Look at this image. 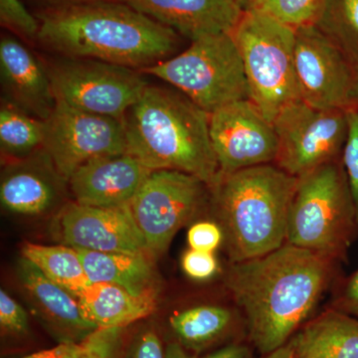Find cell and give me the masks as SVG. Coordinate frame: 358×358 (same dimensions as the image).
<instances>
[{
  "mask_svg": "<svg viewBox=\"0 0 358 358\" xmlns=\"http://www.w3.org/2000/svg\"><path fill=\"white\" fill-rule=\"evenodd\" d=\"M334 263L289 243L232 263L226 285L243 310L247 336L261 357L286 345L308 322L331 281Z\"/></svg>",
  "mask_w": 358,
  "mask_h": 358,
  "instance_id": "obj_1",
  "label": "cell"
},
{
  "mask_svg": "<svg viewBox=\"0 0 358 358\" xmlns=\"http://www.w3.org/2000/svg\"><path fill=\"white\" fill-rule=\"evenodd\" d=\"M37 40L64 58L143 71L171 58L178 34L124 2L49 6L37 14Z\"/></svg>",
  "mask_w": 358,
  "mask_h": 358,
  "instance_id": "obj_2",
  "label": "cell"
},
{
  "mask_svg": "<svg viewBox=\"0 0 358 358\" xmlns=\"http://www.w3.org/2000/svg\"><path fill=\"white\" fill-rule=\"evenodd\" d=\"M209 117L178 90L148 85L124 115L127 154L152 171L196 176L211 187L220 176Z\"/></svg>",
  "mask_w": 358,
  "mask_h": 358,
  "instance_id": "obj_3",
  "label": "cell"
},
{
  "mask_svg": "<svg viewBox=\"0 0 358 358\" xmlns=\"http://www.w3.org/2000/svg\"><path fill=\"white\" fill-rule=\"evenodd\" d=\"M298 178L274 164L220 173L209 189L232 263L287 243L289 206Z\"/></svg>",
  "mask_w": 358,
  "mask_h": 358,
  "instance_id": "obj_4",
  "label": "cell"
},
{
  "mask_svg": "<svg viewBox=\"0 0 358 358\" xmlns=\"http://www.w3.org/2000/svg\"><path fill=\"white\" fill-rule=\"evenodd\" d=\"M357 232V211L341 159L298 178L289 206L287 243L336 263L348 255Z\"/></svg>",
  "mask_w": 358,
  "mask_h": 358,
  "instance_id": "obj_5",
  "label": "cell"
},
{
  "mask_svg": "<svg viewBox=\"0 0 358 358\" xmlns=\"http://www.w3.org/2000/svg\"><path fill=\"white\" fill-rule=\"evenodd\" d=\"M232 33L248 80L250 100L273 122L301 100L294 70L296 28L260 10L245 11Z\"/></svg>",
  "mask_w": 358,
  "mask_h": 358,
  "instance_id": "obj_6",
  "label": "cell"
},
{
  "mask_svg": "<svg viewBox=\"0 0 358 358\" xmlns=\"http://www.w3.org/2000/svg\"><path fill=\"white\" fill-rule=\"evenodd\" d=\"M141 72L166 82L209 115L250 99L243 60L232 33L194 40L185 51Z\"/></svg>",
  "mask_w": 358,
  "mask_h": 358,
  "instance_id": "obj_7",
  "label": "cell"
},
{
  "mask_svg": "<svg viewBox=\"0 0 358 358\" xmlns=\"http://www.w3.org/2000/svg\"><path fill=\"white\" fill-rule=\"evenodd\" d=\"M46 69L56 103L117 120L148 85L138 70L93 59L64 58Z\"/></svg>",
  "mask_w": 358,
  "mask_h": 358,
  "instance_id": "obj_8",
  "label": "cell"
},
{
  "mask_svg": "<svg viewBox=\"0 0 358 358\" xmlns=\"http://www.w3.org/2000/svg\"><path fill=\"white\" fill-rule=\"evenodd\" d=\"M273 124L278 136L275 166L300 178L341 159L348 138V110H324L301 100L285 106Z\"/></svg>",
  "mask_w": 358,
  "mask_h": 358,
  "instance_id": "obj_9",
  "label": "cell"
},
{
  "mask_svg": "<svg viewBox=\"0 0 358 358\" xmlns=\"http://www.w3.org/2000/svg\"><path fill=\"white\" fill-rule=\"evenodd\" d=\"M209 188L196 176L154 171L129 203L150 255L166 251L176 232L194 217Z\"/></svg>",
  "mask_w": 358,
  "mask_h": 358,
  "instance_id": "obj_10",
  "label": "cell"
},
{
  "mask_svg": "<svg viewBox=\"0 0 358 358\" xmlns=\"http://www.w3.org/2000/svg\"><path fill=\"white\" fill-rule=\"evenodd\" d=\"M65 181L90 160L127 154L122 120L91 114L56 103L45 120L42 147Z\"/></svg>",
  "mask_w": 358,
  "mask_h": 358,
  "instance_id": "obj_11",
  "label": "cell"
},
{
  "mask_svg": "<svg viewBox=\"0 0 358 358\" xmlns=\"http://www.w3.org/2000/svg\"><path fill=\"white\" fill-rule=\"evenodd\" d=\"M294 70L301 101L317 109H352L355 68L317 26L296 28Z\"/></svg>",
  "mask_w": 358,
  "mask_h": 358,
  "instance_id": "obj_12",
  "label": "cell"
},
{
  "mask_svg": "<svg viewBox=\"0 0 358 358\" xmlns=\"http://www.w3.org/2000/svg\"><path fill=\"white\" fill-rule=\"evenodd\" d=\"M209 134L220 173L275 164L277 159L279 143L274 124L250 99L212 113Z\"/></svg>",
  "mask_w": 358,
  "mask_h": 358,
  "instance_id": "obj_13",
  "label": "cell"
},
{
  "mask_svg": "<svg viewBox=\"0 0 358 358\" xmlns=\"http://www.w3.org/2000/svg\"><path fill=\"white\" fill-rule=\"evenodd\" d=\"M54 231L59 241L75 249L150 255L129 205L92 207L73 202L56 216Z\"/></svg>",
  "mask_w": 358,
  "mask_h": 358,
  "instance_id": "obj_14",
  "label": "cell"
},
{
  "mask_svg": "<svg viewBox=\"0 0 358 358\" xmlns=\"http://www.w3.org/2000/svg\"><path fill=\"white\" fill-rule=\"evenodd\" d=\"M152 171L133 155H108L83 164L68 183L78 204L119 207L131 203Z\"/></svg>",
  "mask_w": 358,
  "mask_h": 358,
  "instance_id": "obj_15",
  "label": "cell"
},
{
  "mask_svg": "<svg viewBox=\"0 0 358 358\" xmlns=\"http://www.w3.org/2000/svg\"><path fill=\"white\" fill-rule=\"evenodd\" d=\"M0 79L4 100L33 117L48 119L56 106L44 65L11 36L0 40Z\"/></svg>",
  "mask_w": 358,
  "mask_h": 358,
  "instance_id": "obj_16",
  "label": "cell"
},
{
  "mask_svg": "<svg viewBox=\"0 0 358 358\" xmlns=\"http://www.w3.org/2000/svg\"><path fill=\"white\" fill-rule=\"evenodd\" d=\"M126 3L192 41L232 32L243 14L236 0H127Z\"/></svg>",
  "mask_w": 358,
  "mask_h": 358,
  "instance_id": "obj_17",
  "label": "cell"
},
{
  "mask_svg": "<svg viewBox=\"0 0 358 358\" xmlns=\"http://www.w3.org/2000/svg\"><path fill=\"white\" fill-rule=\"evenodd\" d=\"M20 274L23 287L36 303L40 319L59 343H82L98 329L85 317L74 294L51 281L24 258Z\"/></svg>",
  "mask_w": 358,
  "mask_h": 358,
  "instance_id": "obj_18",
  "label": "cell"
},
{
  "mask_svg": "<svg viewBox=\"0 0 358 358\" xmlns=\"http://www.w3.org/2000/svg\"><path fill=\"white\" fill-rule=\"evenodd\" d=\"M59 181L65 180L41 148L4 173L0 185L2 206L22 215L43 213L57 199Z\"/></svg>",
  "mask_w": 358,
  "mask_h": 358,
  "instance_id": "obj_19",
  "label": "cell"
},
{
  "mask_svg": "<svg viewBox=\"0 0 358 358\" xmlns=\"http://www.w3.org/2000/svg\"><path fill=\"white\" fill-rule=\"evenodd\" d=\"M288 345L294 358H358V319L331 308L306 322Z\"/></svg>",
  "mask_w": 358,
  "mask_h": 358,
  "instance_id": "obj_20",
  "label": "cell"
},
{
  "mask_svg": "<svg viewBox=\"0 0 358 358\" xmlns=\"http://www.w3.org/2000/svg\"><path fill=\"white\" fill-rule=\"evenodd\" d=\"M75 296L96 329H126L152 315L157 307L155 292L136 294L110 282H91Z\"/></svg>",
  "mask_w": 358,
  "mask_h": 358,
  "instance_id": "obj_21",
  "label": "cell"
},
{
  "mask_svg": "<svg viewBox=\"0 0 358 358\" xmlns=\"http://www.w3.org/2000/svg\"><path fill=\"white\" fill-rule=\"evenodd\" d=\"M77 250L90 282H110L136 294L155 292L154 270L147 254Z\"/></svg>",
  "mask_w": 358,
  "mask_h": 358,
  "instance_id": "obj_22",
  "label": "cell"
},
{
  "mask_svg": "<svg viewBox=\"0 0 358 358\" xmlns=\"http://www.w3.org/2000/svg\"><path fill=\"white\" fill-rule=\"evenodd\" d=\"M234 322L229 308L214 305L186 308L169 317L176 343L195 355L227 338Z\"/></svg>",
  "mask_w": 358,
  "mask_h": 358,
  "instance_id": "obj_23",
  "label": "cell"
},
{
  "mask_svg": "<svg viewBox=\"0 0 358 358\" xmlns=\"http://www.w3.org/2000/svg\"><path fill=\"white\" fill-rule=\"evenodd\" d=\"M21 254L22 258L36 266L48 279L74 296L91 284L79 252L73 247L26 243Z\"/></svg>",
  "mask_w": 358,
  "mask_h": 358,
  "instance_id": "obj_24",
  "label": "cell"
},
{
  "mask_svg": "<svg viewBox=\"0 0 358 358\" xmlns=\"http://www.w3.org/2000/svg\"><path fill=\"white\" fill-rule=\"evenodd\" d=\"M45 121L33 117L2 99L0 108V148L2 155L18 160L43 147Z\"/></svg>",
  "mask_w": 358,
  "mask_h": 358,
  "instance_id": "obj_25",
  "label": "cell"
},
{
  "mask_svg": "<svg viewBox=\"0 0 358 358\" xmlns=\"http://www.w3.org/2000/svg\"><path fill=\"white\" fill-rule=\"evenodd\" d=\"M313 25L358 61V0H322Z\"/></svg>",
  "mask_w": 358,
  "mask_h": 358,
  "instance_id": "obj_26",
  "label": "cell"
},
{
  "mask_svg": "<svg viewBox=\"0 0 358 358\" xmlns=\"http://www.w3.org/2000/svg\"><path fill=\"white\" fill-rule=\"evenodd\" d=\"M322 0H268L258 10L293 28L313 24Z\"/></svg>",
  "mask_w": 358,
  "mask_h": 358,
  "instance_id": "obj_27",
  "label": "cell"
},
{
  "mask_svg": "<svg viewBox=\"0 0 358 358\" xmlns=\"http://www.w3.org/2000/svg\"><path fill=\"white\" fill-rule=\"evenodd\" d=\"M126 329H98L84 339L79 358H122Z\"/></svg>",
  "mask_w": 358,
  "mask_h": 358,
  "instance_id": "obj_28",
  "label": "cell"
},
{
  "mask_svg": "<svg viewBox=\"0 0 358 358\" xmlns=\"http://www.w3.org/2000/svg\"><path fill=\"white\" fill-rule=\"evenodd\" d=\"M1 24L27 39H37L39 21L20 0H0Z\"/></svg>",
  "mask_w": 358,
  "mask_h": 358,
  "instance_id": "obj_29",
  "label": "cell"
},
{
  "mask_svg": "<svg viewBox=\"0 0 358 358\" xmlns=\"http://www.w3.org/2000/svg\"><path fill=\"white\" fill-rule=\"evenodd\" d=\"M348 131L341 162L348 176L358 222V110H348Z\"/></svg>",
  "mask_w": 358,
  "mask_h": 358,
  "instance_id": "obj_30",
  "label": "cell"
},
{
  "mask_svg": "<svg viewBox=\"0 0 358 358\" xmlns=\"http://www.w3.org/2000/svg\"><path fill=\"white\" fill-rule=\"evenodd\" d=\"M0 326L2 333L11 336H25L29 331L27 313L4 289L0 291Z\"/></svg>",
  "mask_w": 358,
  "mask_h": 358,
  "instance_id": "obj_31",
  "label": "cell"
},
{
  "mask_svg": "<svg viewBox=\"0 0 358 358\" xmlns=\"http://www.w3.org/2000/svg\"><path fill=\"white\" fill-rule=\"evenodd\" d=\"M122 358H166V348L154 329H143L124 348Z\"/></svg>",
  "mask_w": 358,
  "mask_h": 358,
  "instance_id": "obj_32",
  "label": "cell"
},
{
  "mask_svg": "<svg viewBox=\"0 0 358 358\" xmlns=\"http://www.w3.org/2000/svg\"><path fill=\"white\" fill-rule=\"evenodd\" d=\"M224 240L222 228L211 221H200L193 224L187 233L190 249L212 252L220 246Z\"/></svg>",
  "mask_w": 358,
  "mask_h": 358,
  "instance_id": "obj_33",
  "label": "cell"
},
{
  "mask_svg": "<svg viewBox=\"0 0 358 358\" xmlns=\"http://www.w3.org/2000/svg\"><path fill=\"white\" fill-rule=\"evenodd\" d=\"M181 266L188 277L199 281L210 279L218 271V262L214 254L199 250L186 251Z\"/></svg>",
  "mask_w": 358,
  "mask_h": 358,
  "instance_id": "obj_34",
  "label": "cell"
},
{
  "mask_svg": "<svg viewBox=\"0 0 358 358\" xmlns=\"http://www.w3.org/2000/svg\"><path fill=\"white\" fill-rule=\"evenodd\" d=\"M333 308L358 319V268L348 278Z\"/></svg>",
  "mask_w": 358,
  "mask_h": 358,
  "instance_id": "obj_35",
  "label": "cell"
},
{
  "mask_svg": "<svg viewBox=\"0 0 358 358\" xmlns=\"http://www.w3.org/2000/svg\"><path fill=\"white\" fill-rule=\"evenodd\" d=\"M84 348V341L82 343H59L50 350L35 352L23 358H79Z\"/></svg>",
  "mask_w": 358,
  "mask_h": 358,
  "instance_id": "obj_36",
  "label": "cell"
},
{
  "mask_svg": "<svg viewBox=\"0 0 358 358\" xmlns=\"http://www.w3.org/2000/svg\"><path fill=\"white\" fill-rule=\"evenodd\" d=\"M201 358H253V352L244 343H233L222 346L215 352L207 353Z\"/></svg>",
  "mask_w": 358,
  "mask_h": 358,
  "instance_id": "obj_37",
  "label": "cell"
},
{
  "mask_svg": "<svg viewBox=\"0 0 358 358\" xmlns=\"http://www.w3.org/2000/svg\"><path fill=\"white\" fill-rule=\"evenodd\" d=\"M166 358H197L196 355L188 352L176 341L167 343L166 346Z\"/></svg>",
  "mask_w": 358,
  "mask_h": 358,
  "instance_id": "obj_38",
  "label": "cell"
},
{
  "mask_svg": "<svg viewBox=\"0 0 358 358\" xmlns=\"http://www.w3.org/2000/svg\"><path fill=\"white\" fill-rule=\"evenodd\" d=\"M237 3L245 11L258 10L268 0H236Z\"/></svg>",
  "mask_w": 358,
  "mask_h": 358,
  "instance_id": "obj_39",
  "label": "cell"
},
{
  "mask_svg": "<svg viewBox=\"0 0 358 358\" xmlns=\"http://www.w3.org/2000/svg\"><path fill=\"white\" fill-rule=\"evenodd\" d=\"M50 2V6H69V4H80V3H88V2H96V1H117V2H124L126 3L127 0H48Z\"/></svg>",
  "mask_w": 358,
  "mask_h": 358,
  "instance_id": "obj_40",
  "label": "cell"
},
{
  "mask_svg": "<svg viewBox=\"0 0 358 358\" xmlns=\"http://www.w3.org/2000/svg\"><path fill=\"white\" fill-rule=\"evenodd\" d=\"M261 358H294L292 348H289L288 343L282 348H278L275 352L268 353V355H262Z\"/></svg>",
  "mask_w": 358,
  "mask_h": 358,
  "instance_id": "obj_41",
  "label": "cell"
},
{
  "mask_svg": "<svg viewBox=\"0 0 358 358\" xmlns=\"http://www.w3.org/2000/svg\"><path fill=\"white\" fill-rule=\"evenodd\" d=\"M353 103H358V61L355 67V78H353L352 89Z\"/></svg>",
  "mask_w": 358,
  "mask_h": 358,
  "instance_id": "obj_42",
  "label": "cell"
}]
</instances>
